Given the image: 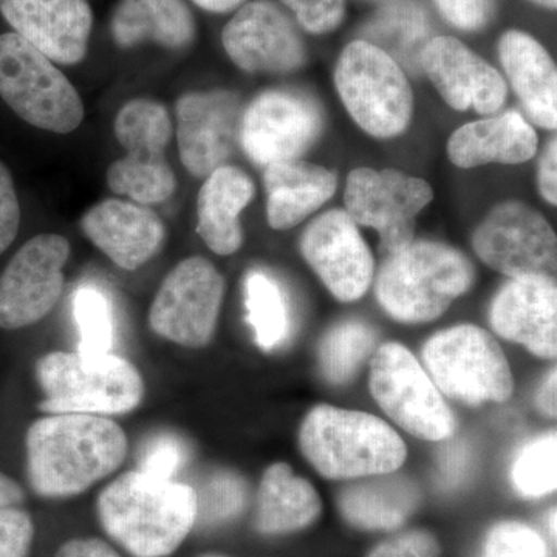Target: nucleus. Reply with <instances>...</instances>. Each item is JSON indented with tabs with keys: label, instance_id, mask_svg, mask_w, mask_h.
Instances as JSON below:
<instances>
[{
	"label": "nucleus",
	"instance_id": "f257e3e1",
	"mask_svg": "<svg viewBox=\"0 0 557 557\" xmlns=\"http://www.w3.org/2000/svg\"><path fill=\"white\" fill-rule=\"evenodd\" d=\"M28 479L36 494L72 497L116 471L127 456L123 429L108 417L60 413L28 428Z\"/></svg>",
	"mask_w": 557,
	"mask_h": 557
},
{
	"label": "nucleus",
	"instance_id": "f03ea898",
	"mask_svg": "<svg viewBox=\"0 0 557 557\" xmlns=\"http://www.w3.org/2000/svg\"><path fill=\"white\" fill-rule=\"evenodd\" d=\"M101 527L134 557H166L197 522V493L175 480L131 471L98 497Z\"/></svg>",
	"mask_w": 557,
	"mask_h": 557
},
{
	"label": "nucleus",
	"instance_id": "7ed1b4c3",
	"mask_svg": "<svg viewBox=\"0 0 557 557\" xmlns=\"http://www.w3.org/2000/svg\"><path fill=\"white\" fill-rule=\"evenodd\" d=\"M376 300L405 324H424L442 317L475 282L471 260L446 244L413 240L387 256L373 276Z\"/></svg>",
	"mask_w": 557,
	"mask_h": 557
},
{
	"label": "nucleus",
	"instance_id": "20e7f679",
	"mask_svg": "<svg viewBox=\"0 0 557 557\" xmlns=\"http://www.w3.org/2000/svg\"><path fill=\"white\" fill-rule=\"evenodd\" d=\"M300 450L327 479L391 474L406 460V445L386 421L370 413L317 406L304 420Z\"/></svg>",
	"mask_w": 557,
	"mask_h": 557
},
{
	"label": "nucleus",
	"instance_id": "39448f33",
	"mask_svg": "<svg viewBox=\"0 0 557 557\" xmlns=\"http://www.w3.org/2000/svg\"><path fill=\"white\" fill-rule=\"evenodd\" d=\"M36 379L44 392L39 409L50 416H123L145 397L139 370L113 354L51 351L36 362Z\"/></svg>",
	"mask_w": 557,
	"mask_h": 557
},
{
	"label": "nucleus",
	"instance_id": "423d86ee",
	"mask_svg": "<svg viewBox=\"0 0 557 557\" xmlns=\"http://www.w3.org/2000/svg\"><path fill=\"white\" fill-rule=\"evenodd\" d=\"M335 87L350 119L370 137L397 138L412 123L416 101L405 69L368 40H351L341 51Z\"/></svg>",
	"mask_w": 557,
	"mask_h": 557
},
{
	"label": "nucleus",
	"instance_id": "0eeeda50",
	"mask_svg": "<svg viewBox=\"0 0 557 557\" xmlns=\"http://www.w3.org/2000/svg\"><path fill=\"white\" fill-rule=\"evenodd\" d=\"M0 98L25 123L53 134H70L84 120L75 86L16 33L0 35Z\"/></svg>",
	"mask_w": 557,
	"mask_h": 557
},
{
	"label": "nucleus",
	"instance_id": "6e6552de",
	"mask_svg": "<svg viewBox=\"0 0 557 557\" xmlns=\"http://www.w3.org/2000/svg\"><path fill=\"white\" fill-rule=\"evenodd\" d=\"M113 132L126 156L110 164L106 180L116 196L135 203H163L174 196L177 178L168 161L172 121L166 106L135 98L120 109Z\"/></svg>",
	"mask_w": 557,
	"mask_h": 557
},
{
	"label": "nucleus",
	"instance_id": "1a4fd4ad",
	"mask_svg": "<svg viewBox=\"0 0 557 557\" xmlns=\"http://www.w3.org/2000/svg\"><path fill=\"white\" fill-rule=\"evenodd\" d=\"M423 359L438 391L469 405L504 403L515 391L504 350L475 325H457L432 336L423 348Z\"/></svg>",
	"mask_w": 557,
	"mask_h": 557
},
{
	"label": "nucleus",
	"instance_id": "9d476101",
	"mask_svg": "<svg viewBox=\"0 0 557 557\" xmlns=\"http://www.w3.org/2000/svg\"><path fill=\"white\" fill-rule=\"evenodd\" d=\"M370 391L387 417L418 438L440 442L456 431V420L442 392L401 344L376 348L370 368Z\"/></svg>",
	"mask_w": 557,
	"mask_h": 557
},
{
	"label": "nucleus",
	"instance_id": "9b49d317",
	"mask_svg": "<svg viewBox=\"0 0 557 557\" xmlns=\"http://www.w3.org/2000/svg\"><path fill=\"white\" fill-rule=\"evenodd\" d=\"M434 200L426 180L398 170L357 168L344 189L346 212L357 225L375 230L380 249L392 256L416 240L417 219Z\"/></svg>",
	"mask_w": 557,
	"mask_h": 557
},
{
	"label": "nucleus",
	"instance_id": "f8f14e48",
	"mask_svg": "<svg viewBox=\"0 0 557 557\" xmlns=\"http://www.w3.org/2000/svg\"><path fill=\"white\" fill-rule=\"evenodd\" d=\"M324 126V112L313 97L295 89H270L244 109L239 146L251 163L267 168L300 159Z\"/></svg>",
	"mask_w": 557,
	"mask_h": 557
},
{
	"label": "nucleus",
	"instance_id": "ddd939ff",
	"mask_svg": "<svg viewBox=\"0 0 557 557\" xmlns=\"http://www.w3.org/2000/svg\"><path fill=\"white\" fill-rule=\"evenodd\" d=\"M225 287V278L208 259L182 260L161 282L149 310L150 329L178 346H207L218 327Z\"/></svg>",
	"mask_w": 557,
	"mask_h": 557
},
{
	"label": "nucleus",
	"instance_id": "4468645a",
	"mask_svg": "<svg viewBox=\"0 0 557 557\" xmlns=\"http://www.w3.org/2000/svg\"><path fill=\"white\" fill-rule=\"evenodd\" d=\"M472 248L480 260L509 278L555 277V231L539 209L525 201L496 205L472 234Z\"/></svg>",
	"mask_w": 557,
	"mask_h": 557
},
{
	"label": "nucleus",
	"instance_id": "2eb2a0df",
	"mask_svg": "<svg viewBox=\"0 0 557 557\" xmlns=\"http://www.w3.org/2000/svg\"><path fill=\"white\" fill-rule=\"evenodd\" d=\"M69 258V240L60 234H39L14 255L0 274V329L30 327L54 309Z\"/></svg>",
	"mask_w": 557,
	"mask_h": 557
},
{
	"label": "nucleus",
	"instance_id": "dca6fc26",
	"mask_svg": "<svg viewBox=\"0 0 557 557\" xmlns=\"http://www.w3.org/2000/svg\"><path fill=\"white\" fill-rule=\"evenodd\" d=\"M222 44L233 64L252 75H289L309 60L298 24L274 0L244 3L223 27Z\"/></svg>",
	"mask_w": 557,
	"mask_h": 557
},
{
	"label": "nucleus",
	"instance_id": "f3484780",
	"mask_svg": "<svg viewBox=\"0 0 557 557\" xmlns=\"http://www.w3.org/2000/svg\"><path fill=\"white\" fill-rule=\"evenodd\" d=\"M244 102L233 90H197L175 102L180 160L190 175L207 178L239 148Z\"/></svg>",
	"mask_w": 557,
	"mask_h": 557
},
{
	"label": "nucleus",
	"instance_id": "a211bd4d",
	"mask_svg": "<svg viewBox=\"0 0 557 557\" xmlns=\"http://www.w3.org/2000/svg\"><path fill=\"white\" fill-rule=\"evenodd\" d=\"M299 247L304 259L341 302H354L368 293L375 276V260L346 209H332L309 223Z\"/></svg>",
	"mask_w": 557,
	"mask_h": 557
},
{
	"label": "nucleus",
	"instance_id": "6ab92c4d",
	"mask_svg": "<svg viewBox=\"0 0 557 557\" xmlns=\"http://www.w3.org/2000/svg\"><path fill=\"white\" fill-rule=\"evenodd\" d=\"M420 67L443 101L457 112L496 115L507 104L508 84L485 58L453 36H435L421 51Z\"/></svg>",
	"mask_w": 557,
	"mask_h": 557
},
{
	"label": "nucleus",
	"instance_id": "aec40b11",
	"mask_svg": "<svg viewBox=\"0 0 557 557\" xmlns=\"http://www.w3.org/2000/svg\"><path fill=\"white\" fill-rule=\"evenodd\" d=\"M16 35L54 64H79L89 51L94 11L87 0H0Z\"/></svg>",
	"mask_w": 557,
	"mask_h": 557
},
{
	"label": "nucleus",
	"instance_id": "412c9836",
	"mask_svg": "<svg viewBox=\"0 0 557 557\" xmlns=\"http://www.w3.org/2000/svg\"><path fill=\"white\" fill-rule=\"evenodd\" d=\"M490 321L502 338L522 344L531 354H557V285L549 276L512 277L491 304Z\"/></svg>",
	"mask_w": 557,
	"mask_h": 557
},
{
	"label": "nucleus",
	"instance_id": "4be33fe9",
	"mask_svg": "<svg viewBox=\"0 0 557 557\" xmlns=\"http://www.w3.org/2000/svg\"><path fill=\"white\" fill-rule=\"evenodd\" d=\"M81 230L120 269L138 270L166 242V226L153 209L120 199L102 200L81 218Z\"/></svg>",
	"mask_w": 557,
	"mask_h": 557
},
{
	"label": "nucleus",
	"instance_id": "5701e85b",
	"mask_svg": "<svg viewBox=\"0 0 557 557\" xmlns=\"http://www.w3.org/2000/svg\"><path fill=\"white\" fill-rule=\"evenodd\" d=\"M537 149L536 131L515 110L463 124L450 134L446 146L450 163L460 170L523 164L536 156Z\"/></svg>",
	"mask_w": 557,
	"mask_h": 557
},
{
	"label": "nucleus",
	"instance_id": "b1692460",
	"mask_svg": "<svg viewBox=\"0 0 557 557\" xmlns=\"http://www.w3.org/2000/svg\"><path fill=\"white\" fill-rule=\"evenodd\" d=\"M498 60L531 123L557 127V70L552 54L530 33L508 30L498 39Z\"/></svg>",
	"mask_w": 557,
	"mask_h": 557
},
{
	"label": "nucleus",
	"instance_id": "393cba45",
	"mask_svg": "<svg viewBox=\"0 0 557 557\" xmlns=\"http://www.w3.org/2000/svg\"><path fill=\"white\" fill-rule=\"evenodd\" d=\"M263 170L267 220L276 231L292 230L306 222L338 190L335 171L302 159L278 161Z\"/></svg>",
	"mask_w": 557,
	"mask_h": 557
},
{
	"label": "nucleus",
	"instance_id": "a878e982",
	"mask_svg": "<svg viewBox=\"0 0 557 557\" xmlns=\"http://www.w3.org/2000/svg\"><path fill=\"white\" fill-rule=\"evenodd\" d=\"M255 197V182L240 168L225 164L205 178L197 197V231L212 252L239 251L244 245L240 215Z\"/></svg>",
	"mask_w": 557,
	"mask_h": 557
},
{
	"label": "nucleus",
	"instance_id": "bb28decb",
	"mask_svg": "<svg viewBox=\"0 0 557 557\" xmlns=\"http://www.w3.org/2000/svg\"><path fill=\"white\" fill-rule=\"evenodd\" d=\"M110 35L121 49L156 42L182 50L196 40L197 24L185 0H120L110 21Z\"/></svg>",
	"mask_w": 557,
	"mask_h": 557
},
{
	"label": "nucleus",
	"instance_id": "cd10ccee",
	"mask_svg": "<svg viewBox=\"0 0 557 557\" xmlns=\"http://www.w3.org/2000/svg\"><path fill=\"white\" fill-rule=\"evenodd\" d=\"M347 486L339 496L341 515L361 530H395L416 511L420 493L409 479L370 475Z\"/></svg>",
	"mask_w": 557,
	"mask_h": 557
},
{
	"label": "nucleus",
	"instance_id": "c85d7f7f",
	"mask_svg": "<svg viewBox=\"0 0 557 557\" xmlns=\"http://www.w3.org/2000/svg\"><path fill=\"white\" fill-rule=\"evenodd\" d=\"M317 490L296 478L287 463L271 465L263 472L258 493L256 528L262 534H287L311 525L321 515Z\"/></svg>",
	"mask_w": 557,
	"mask_h": 557
},
{
	"label": "nucleus",
	"instance_id": "c756f323",
	"mask_svg": "<svg viewBox=\"0 0 557 557\" xmlns=\"http://www.w3.org/2000/svg\"><path fill=\"white\" fill-rule=\"evenodd\" d=\"M364 40L380 47L395 61L416 60L431 40V22L417 0H387L364 30ZM401 65V64H399Z\"/></svg>",
	"mask_w": 557,
	"mask_h": 557
},
{
	"label": "nucleus",
	"instance_id": "7c9ffc66",
	"mask_svg": "<svg viewBox=\"0 0 557 557\" xmlns=\"http://www.w3.org/2000/svg\"><path fill=\"white\" fill-rule=\"evenodd\" d=\"M376 348V332L361 321L335 325L319 346V362L325 379L333 384H346Z\"/></svg>",
	"mask_w": 557,
	"mask_h": 557
},
{
	"label": "nucleus",
	"instance_id": "2f4dec72",
	"mask_svg": "<svg viewBox=\"0 0 557 557\" xmlns=\"http://www.w3.org/2000/svg\"><path fill=\"white\" fill-rule=\"evenodd\" d=\"M245 306L256 343L262 350H271L287 338V299L273 277L262 271H251L245 278Z\"/></svg>",
	"mask_w": 557,
	"mask_h": 557
},
{
	"label": "nucleus",
	"instance_id": "473e14b6",
	"mask_svg": "<svg viewBox=\"0 0 557 557\" xmlns=\"http://www.w3.org/2000/svg\"><path fill=\"white\" fill-rule=\"evenodd\" d=\"M73 314L79 330L78 351L87 355L112 354L116 324L108 296L100 288L84 285L73 296Z\"/></svg>",
	"mask_w": 557,
	"mask_h": 557
},
{
	"label": "nucleus",
	"instance_id": "72a5a7b5",
	"mask_svg": "<svg viewBox=\"0 0 557 557\" xmlns=\"http://www.w3.org/2000/svg\"><path fill=\"white\" fill-rule=\"evenodd\" d=\"M557 437L555 432L523 448L512 467V482L523 497L536 498L556 490Z\"/></svg>",
	"mask_w": 557,
	"mask_h": 557
},
{
	"label": "nucleus",
	"instance_id": "f704fd0d",
	"mask_svg": "<svg viewBox=\"0 0 557 557\" xmlns=\"http://www.w3.org/2000/svg\"><path fill=\"white\" fill-rule=\"evenodd\" d=\"M244 505V482L233 474H218L209 480L201 496L197 494V520L222 522L240 512Z\"/></svg>",
	"mask_w": 557,
	"mask_h": 557
},
{
	"label": "nucleus",
	"instance_id": "c9c22d12",
	"mask_svg": "<svg viewBox=\"0 0 557 557\" xmlns=\"http://www.w3.org/2000/svg\"><path fill=\"white\" fill-rule=\"evenodd\" d=\"M483 557H547V547L525 523L500 522L487 534Z\"/></svg>",
	"mask_w": 557,
	"mask_h": 557
},
{
	"label": "nucleus",
	"instance_id": "e433bc0d",
	"mask_svg": "<svg viewBox=\"0 0 557 557\" xmlns=\"http://www.w3.org/2000/svg\"><path fill=\"white\" fill-rule=\"evenodd\" d=\"M188 446L174 434L149 438L138 457V471L152 478L174 480L188 461Z\"/></svg>",
	"mask_w": 557,
	"mask_h": 557
},
{
	"label": "nucleus",
	"instance_id": "4c0bfd02",
	"mask_svg": "<svg viewBox=\"0 0 557 557\" xmlns=\"http://www.w3.org/2000/svg\"><path fill=\"white\" fill-rule=\"evenodd\" d=\"M281 3L310 35H329L339 28L346 17V0H281Z\"/></svg>",
	"mask_w": 557,
	"mask_h": 557
},
{
	"label": "nucleus",
	"instance_id": "58836bf2",
	"mask_svg": "<svg viewBox=\"0 0 557 557\" xmlns=\"http://www.w3.org/2000/svg\"><path fill=\"white\" fill-rule=\"evenodd\" d=\"M438 13L460 32H482L496 14L497 0H434Z\"/></svg>",
	"mask_w": 557,
	"mask_h": 557
},
{
	"label": "nucleus",
	"instance_id": "ea45409f",
	"mask_svg": "<svg viewBox=\"0 0 557 557\" xmlns=\"http://www.w3.org/2000/svg\"><path fill=\"white\" fill-rule=\"evenodd\" d=\"M35 525L20 508L0 509V557H28Z\"/></svg>",
	"mask_w": 557,
	"mask_h": 557
},
{
	"label": "nucleus",
	"instance_id": "a19ab883",
	"mask_svg": "<svg viewBox=\"0 0 557 557\" xmlns=\"http://www.w3.org/2000/svg\"><path fill=\"white\" fill-rule=\"evenodd\" d=\"M442 545L426 530H412L387 539L370 552L368 557H440Z\"/></svg>",
	"mask_w": 557,
	"mask_h": 557
},
{
	"label": "nucleus",
	"instance_id": "79ce46f5",
	"mask_svg": "<svg viewBox=\"0 0 557 557\" xmlns=\"http://www.w3.org/2000/svg\"><path fill=\"white\" fill-rule=\"evenodd\" d=\"M21 223V207L13 177L0 161V255L16 239Z\"/></svg>",
	"mask_w": 557,
	"mask_h": 557
},
{
	"label": "nucleus",
	"instance_id": "37998d69",
	"mask_svg": "<svg viewBox=\"0 0 557 557\" xmlns=\"http://www.w3.org/2000/svg\"><path fill=\"white\" fill-rule=\"evenodd\" d=\"M537 189L548 205H557V139L553 137L542 152L537 168Z\"/></svg>",
	"mask_w": 557,
	"mask_h": 557
},
{
	"label": "nucleus",
	"instance_id": "c03bdc74",
	"mask_svg": "<svg viewBox=\"0 0 557 557\" xmlns=\"http://www.w3.org/2000/svg\"><path fill=\"white\" fill-rule=\"evenodd\" d=\"M54 557H121L100 539H73L62 545Z\"/></svg>",
	"mask_w": 557,
	"mask_h": 557
},
{
	"label": "nucleus",
	"instance_id": "a18cd8bd",
	"mask_svg": "<svg viewBox=\"0 0 557 557\" xmlns=\"http://www.w3.org/2000/svg\"><path fill=\"white\" fill-rule=\"evenodd\" d=\"M557 375H556V369L552 370V372L548 373L547 380H545V383L542 384V387L539 388L537 392V398L536 403L539 406V409L542 410V412L545 413V416L549 418H556V401H557Z\"/></svg>",
	"mask_w": 557,
	"mask_h": 557
},
{
	"label": "nucleus",
	"instance_id": "49530a36",
	"mask_svg": "<svg viewBox=\"0 0 557 557\" xmlns=\"http://www.w3.org/2000/svg\"><path fill=\"white\" fill-rule=\"evenodd\" d=\"M24 491L17 482L0 472V509L17 508L24 502Z\"/></svg>",
	"mask_w": 557,
	"mask_h": 557
},
{
	"label": "nucleus",
	"instance_id": "de8ad7c7",
	"mask_svg": "<svg viewBox=\"0 0 557 557\" xmlns=\"http://www.w3.org/2000/svg\"><path fill=\"white\" fill-rule=\"evenodd\" d=\"M193 2L208 13L226 14L239 10L247 0H193Z\"/></svg>",
	"mask_w": 557,
	"mask_h": 557
},
{
	"label": "nucleus",
	"instance_id": "09e8293b",
	"mask_svg": "<svg viewBox=\"0 0 557 557\" xmlns=\"http://www.w3.org/2000/svg\"><path fill=\"white\" fill-rule=\"evenodd\" d=\"M530 2L545 10H556L557 7V0H530Z\"/></svg>",
	"mask_w": 557,
	"mask_h": 557
},
{
	"label": "nucleus",
	"instance_id": "8fccbe9b",
	"mask_svg": "<svg viewBox=\"0 0 557 557\" xmlns=\"http://www.w3.org/2000/svg\"><path fill=\"white\" fill-rule=\"evenodd\" d=\"M205 557H223V556L211 555V556H205Z\"/></svg>",
	"mask_w": 557,
	"mask_h": 557
}]
</instances>
